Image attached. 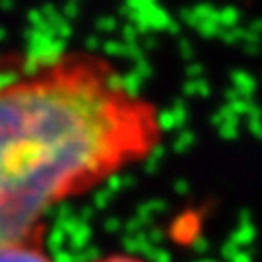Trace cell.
Instances as JSON below:
<instances>
[{"label": "cell", "mask_w": 262, "mask_h": 262, "mask_svg": "<svg viewBox=\"0 0 262 262\" xmlns=\"http://www.w3.org/2000/svg\"><path fill=\"white\" fill-rule=\"evenodd\" d=\"M91 262H149L147 258L139 256V254H128V252H112V254H103Z\"/></svg>", "instance_id": "3"}, {"label": "cell", "mask_w": 262, "mask_h": 262, "mask_svg": "<svg viewBox=\"0 0 262 262\" xmlns=\"http://www.w3.org/2000/svg\"><path fill=\"white\" fill-rule=\"evenodd\" d=\"M163 139L157 103L99 52L0 75V244L46 231L50 211L145 163Z\"/></svg>", "instance_id": "1"}, {"label": "cell", "mask_w": 262, "mask_h": 262, "mask_svg": "<svg viewBox=\"0 0 262 262\" xmlns=\"http://www.w3.org/2000/svg\"><path fill=\"white\" fill-rule=\"evenodd\" d=\"M46 231L0 244V262H56L46 248Z\"/></svg>", "instance_id": "2"}]
</instances>
